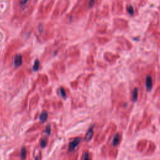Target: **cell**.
Returning a JSON list of instances; mask_svg holds the SVG:
<instances>
[{
  "label": "cell",
  "mask_w": 160,
  "mask_h": 160,
  "mask_svg": "<svg viewBox=\"0 0 160 160\" xmlns=\"http://www.w3.org/2000/svg\"><path fill=\"white\" fill-rule=\"evenodd\" d=\"M60 94H61L62 97H63V98L66 97V93H65V90H64V88H60Z\"/></svg>",
  "instance_id": "13"
},
{
  "label": "cell",
  "mask_w": 160,
  "mask_h": 160,
  "mask_svg": "<svg viewBox=\"0 0 160 160\" xmlns=\"http://www.w3.org/2000/svg\"><path fill=\"white\" fill-rule=\"evenodd\" d=\"M126 11L128 13V14L131 16H134L135 14L134 8L131 5H128L126 6Z\"/></svg>",
  "instance_id": "6"
},
{
  "label": "cell",
  "mask_w": 160,
  "mask_h": 160,
  "mask_svg": "<svg viewBox=\"0 0 160 160\" xmlns=\"http://www.w3.org/2000/svg\"><path fill=\"white\" fill-rule=\"evenodd\" d=\"M26 156V150L25 148H22L21 151V157L22 159H25Z\"/></svg>",
  "instance_id": "11"
},
{
  "label": "cell",
  "mask_w": 160,
  "mask_h": 160,
  "mask_svg": "<svg viewBox=\"0 0 160 160\" xmlns=\"http://www.w3.org/2000/svg\"><path fill=\"white\" fill-rule=\"evenodd\" d=\"M83 159H89V155L88 153H85L83 155Z\"/></svg>",
  "instance_id": "18"
},
{
  "label": "cell",
  "mask_w": 160,
  "mask_h": 160,
  "mask_svg": "<svg viewBox=\"0 0 160 160\" xmlns=\"http://www.w3.org/2000/svg\"><path fill=\"white\" fill-rule=\"evenodd\" d=\"M93 135V128H90L88 131V132H87V133L86 134L85 140L86 141H90L92 138Z\"/></svg>",
  "instance_id": "7"
},
{
  "label": "cell",
  "mask_w": 160,
  "mask_h": 160,
  "mask_svg": "<svg viewBox=\"0 0 160 160\" xmlns=\"http://www.w3.org/2000/svg\"><path fill=\"white\" fill-rule=\"evenodd\" d=\"M46 144H47V141L45 138L43 139L41 141V147L42 148H45L46 145Z\"/></svg>",
  "instance_id": "14"
},
{
  "label": "cell",
  "mask_w": 160,
  "mask_h": 160,
  "mask_svg": "<svg viewBox=\"0 0 160 160\" xmlns=\"http://www.w3.org/2000/svg\"><path fill=\"white\" fill-rule=\"evenodd\" d=\"M138 91L137 88H134L132 93V101H137L138 99Z\"/></svg>",
  "instance_id": "9"
},
{
  "label": "cell",
  "mask_w": 160,
  "mask_h": 160,
  "mask_svg": "<svg viewBox=\"0 0 160 160\" xmlns=\"http://www.w3.org/2000/svg\"><path fill=\"white\" fill-rule=\"evenodd\" d=\"M153 87V81H152V78L150 76H146V88L148 91H150Z\"/></svg>",
  "instance_id": "5"
},
{
  "label": "cell",
  "mask_w": 160,
  "mask_h": 160,
  "mask_svg": "<svg viewBox=\"0 0 160 160\" xmlns=\"http://www.w3.org/2000/svg\"><path fill=\"white\" fill-rule=\"evenodd\" d=\"M80 141H81V138H77L75 139L73 141H72L69 143V151L70 152L73 151L76 149V148L78 146V145L79 144Z\"/></svg>",
  "instance_id": "2"
},
{
  "label": "cell",
  "mask_w": 160,
  "mask_h": 160,
  "mask_svg": "<svg viewBox=\"0 0 160 160\" xmlns=\"http://www.w3.org/2000/svg\"><path fill=\"white\" fill-rule=\"evenodd\" d=\"M119 143V134H117L115 136V137L113 138V143H112V144H113V145L116 146L117 145H118V144Z\"/></svg>",
  "instance_id": "10"
},
{
  "label": "cell",
  "mask_w": 160,
  "mask_h": 160,
  "mask_svg": "<svg viewBox=\"0 0 160 160\" xmlns=\"http://www.w3.org/2000/svg\"><path fill=\"white\" fill-rule=\"evenodd\" d=\"M112 10L114 13L116 14H122L123 12L124 6L123 0H115L112 6Z\"/></svg>",
  "instance_id": "1"
},
{
  "label": "cell",
  "mask_w": 160,
  "mask_h": 160,
  "mask_svg": "<svg viewBox=\"0 0 160 160\" xmlns=\"http://www.w3.org/2000/svg\"><path fill=\"white\" fill-rule=\"evenodd\" d=\"M48 113H46V111L43 112V113L41 114V115H40V116H39L40 122H45L46 121V119H48Z\"/></svg>",
  "instance_id": "8"
},
{
  "label": "cell",
  "mask_w": 160,
  "mask_h": 160,
  "mask_svg": "<svg viewBox=\"0 0 160 160\" xmlns=\"http://www.w3.org/2000/svg\"><path fill=\"white\" fill-rule=\"evenodd\" d=\"M23 59L20 54H17L15 56L14 58V65L16 67H19L22 65Z\"/></svg>",
  "instance_id": "4"
},
{
  "label": "cell",
  "mask_w": 160,
  "mask_h": 160,
  "mask_svg": "<svg viewBox=\"0 0 160 160\" xmlns=\"http://www.w3.org/2000/svg\"><path fill=\"white\" fill-rule=\"evenodd\" d=\"M39 61L38 60H36L34 63L33 69L34 71H38L39 69Z\"/></svg>",
  "instance_id": "12"
},
{
  "label": "cell",
  "mask_w": 160,
  "mask_h": 160,
  "mask_svg": "<svg viewBox=\"0 0 160 160\" xmlns=\"http://www.w3.org/2000/svg\"><path fill=\"white\" fill-rule=\"evenodd\" d=\"M115 22L118 25V28H128V21L124 19L117 18L115 20Z\"/></svg>",
  "instance_id": "3"
},
{
  "label": "cell",
  "mask_w": 160,
  "mask_h": 160,
  "mask_svg": "<svg viewBox=\"0 0 160 160\" xmlns=\"http://www.w3.org/2000/svg\"><path fill=\"white\" fill-rule=\"evenodd\" d=\"M28 1L29 0H20V4L21 5H25L28 3Z\"/></svg>",
  "instance_id": "17"
},
{
  "label": "cell",
  "mask_w": 160,
  "mask_h": 160,
  "mask_svg": "<svg viewBox=\"0 0 160 160\" xmlns=\"http://www.w3.org/2000/svg\"><path fill=\"white\" fill-rule=\"evenodd\" d=\"M50 130H51V127H50V126H48L47 127H46V131H45V132L47 133V134H50Z\"/></svg>",
  "instance_id": "16"
},
{
  "label": "cell",
  "mask_w": 160,
  "mask_h": 160,
  "mask_svg": "<svg viewBox=\"0 0 160 160\" xmlns=\"http://www.w3.org/2000/svg\"><path fill=\"white\" fill-rule=\"evenodd\" d=\"M159 11H160V6H159Z\"/></svg>",
  "instance_id": "20"
},
{
  "label": "cell",
  "mask_w": 160,
  "mask_h": 160,
  "mask_svg": "<svg viewBox=\"0 0 160 160\" xmlns=\"http://www.w3.org/2000/svg\"><path fill=\"white\" fill-rule=\"evenodd\" d=\"M147 1L148 0H140V3H139V6H144L145 5V4L147 3Z\"/></svg>",
  "instance_id": "15"
},
{
  "label": "cell",
  "mask_w": 160,
  "mask_h": 160,
  "mask_svg": "<svg viewBox=\"0 0 160 160\" xmlns=\"http://www.w3.org/2000/svg\"><path fill=\"white\" fill-rule=\"evenodd\" d=\"M126 1H127V2H130V0H126Z\"/></svg>",
  "instance_id": "19"
}]
</instances>
